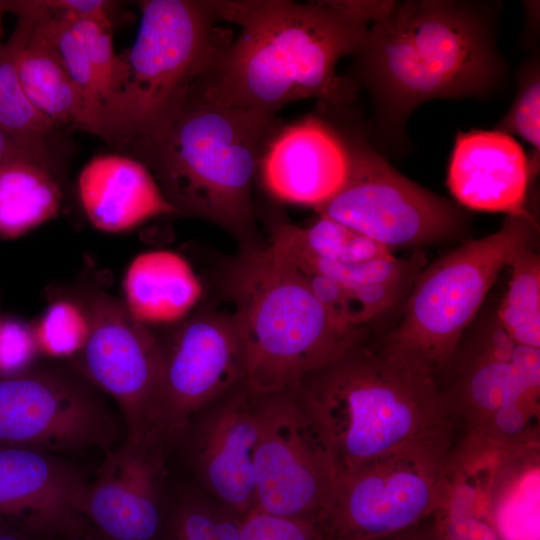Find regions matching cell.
Segmentation results:
<instances>
[{"label":"cell","mask_w":540,"mask_h":540,"mask_svg":"<svg viewBox=\"0 0 540 540\" xmlns=\"http://www.w3.org/2000/svg\"><path fill=\"white\" fill-rule=\"evenodd\" d=\"M208 2L217 20L239 33L196 81L206 98L273 115L298 100L339 107L354 98V85L336 66L359 51L370 22L350 1Z\"/></svg>","instance_id":"obj_1"},{"label":"cell","mask_w":540,"mask_h":540,"mask_svg":"<svg viewBox=\"0 0 540 540\" xmlns=\"http://www.w3.org/2000/svg\"><path fill=\"white\" fill-rule=\"evenodd\" d=\"M294 390L337 474L411 443L455 440L436 374L389 344L383 328L363 330Z\"/></svg>","instance_id":"obj_2"},{"label":"cell","mask_w":540,"mask_h":540,"mask_svg":"<svg viewBox=\"0 0 540 540\" xmlns=\"http://www.w3.org/2000/svg\"><path fill=\"white\" fill-rule=\"evenodd\" d=\"M195 83L126 150L150 170L176 214L220 227L240 249L263 247L253 185L276 115L216 103Z\"/></svg>","instance_id":"obj_3"},{"label":"cell","mask_w":540,"mask_h":540,"mask_svg":"<svg viewBox=\"0 0 540 540\" xmlns=\"http://www.w3.org/2000/svg\"><path fill=\"white\" fill-rule=\"evenodd\" d=\"M493 22L471 2L389 1L356 53L381 128L401 132L428 100L494 91L504 64Z\"/></svg>","instance_id":"obj_4"},{"label":"cell","mask_w":540,"mask_h":540,"mask_svg":"<svg viewBox=\"0 0 540 540\" xmlns=\"http://www.w3.org/2000/svg\"><path fill=\"white\" fill-rule=\"evenodd\" d=\"M218 286L242 339L244 384L255 395L296 389L364 330L339 325L304 278L267 244L225 260Z\"/></svg>","instance_id":"obj_5"},{"label":"cell","mask_w":540,"mask_h":540,"mask_svg":"<svg viewBox=\"0 0 540 540\" xmlns=\"http://www.w3.org/2000/svg\"><path fill=\"white\" fill-rule=\"evenodd\" d=\"M436 378L455 446L510 450L539 437L540 349L513 342L495 310L476 316Z\"/></svg>","instance_id":"obj_6"},{"label":"cell","mask_w":540,"mask_h":540,"mask_svg":"<svg viewBox=\"0 0 540 540\" xmlns=\"http://www.w3.org/2000/svg\"><path fill=\"white\" fill-rule=\"evenodd\" d=\"M539 225L524 207L496 232L467 239L418 274L384 339L435 374L479 314L488 292L515 254L536 245Z\"/></svg>","instance_id":"obj_7"},{"label":"cell","mask_w":540,"mask_h":540,"mask_svg":"<svg viewBox=\"0 0 540 540\" xmlns=\"http://www.w3.org/2000/svg\"><path fill=\"white\" fill-rule=\"evenodd\" d=\"M129 75L114 117V145L126 149L155 128L230 42L205 0H146Z\"/></svg>","instance_id":"obj_8"},{"label":"cell","mask_w":540,"mask_h":540,"mask_svg":"<svg viewBox=\"0 0 540 540\" xmlns=\"http://www.w3.org/2000/svg\"><path fill=\"white\" fill-rule=\"evenodd\" d=\"M453 447L419 441L337 474L314 522L326 540H377L421 522L446 500Z\"/></svg>","instance_id":"obj_9"},{"label":"cell","mask_w":540,"mask_h":540,"mask_svg":"<svg viewBox=\"0 0 540 540\" xmlns=\"http://www.w3.org/2000/svg\"><path fill=\"white\" fill-rule=\"evenodd\" d=\"M124 440L121 416L73 364L0 376V444L72 459L93 450L105 455Z\"/></svg>","instance_id":"obj_10"},{"label":"cell","mask_w":540,"mask_h":540,"mask_svg":"<svg viewBox=\"0 0 540 540\" xmlns=\"http://www.w3.org/2000/svg\"><path fill=\"white\" fill-rule=\"evenodd\" d=\"M158 338L160 380L147 442L167 453L198 415L244 383L245 354L233 313L206 303Z\"/></svg>","instance_id":"obj_11"},{"label":"cell","mask_w":540,"mask_h":540,"mask_svg":"<svg viewBox=\"0 0 540 540\" xmlns=\"http://www.w3.org/2000/svg\"><path fill=\"white\" fill-rule=\"evenodd\" d=\"M351 163L341 189L314 210L386 246L422 250L463 235L464 211L399 173L359 138L347 140Z\"/></svg>","instance_id":"obj_12"},{"label":"cell","mask_w":540,"mask_h":540,"mask_svg":"<svg viewBox=\"0 0 540 540\" xmlns=\"http://www.w3.org/2000/svg\"><path fill=\"white\" fill-rule=\"evenodd\" d=\"M255 403V508L314 521L337 475L328 452L295 390L255 395Z\"/></svg>","instance_id":"obj_13"},{"label":"cell","mask_w":540,"mask_h":540,"mask_svg":"<svg viewBox=\"0 0 540 540\" xmlns=\"http://www.w3.org/2000/svg\"><path fill=\"white\" fill-rule=\"evenodd\" d=\"M82 293L90 329L72 364L117 403L125 440L146 442L160 380L158 335L135 319L121 299L101 288Z\"/></svg>","instance_id":"obj_14"},{"label":"cell","mask_w":540,"mask_h":540,"mask_svg":"<svg viewBox=\"0 0 540 540\" xmlns=\"http://www.w3.org/2000/svg\"><path fill=\"white\" fill-rule=\"evenodd\" d=\"M268 247L299 272L348 287L400 286L411 289L426 266L423 250L398 258L386 246L330 218L299 226L278 209L265 214Z\"/></svg>","instance_id":"obj_15"},{"label":"cell","mask_w":540,"mask_h":540,"mask_svg":"<svg viewBox=\"0 0 540 540\" xmlns=\"http://www.w3.org/2000/svg\"><path fill=\"white\" fill-rule=\"evenodd\" d=\"M257 437L255 395L242 383L198 415L175 444H183L204 489L244 517L256 507Z\"/></svg>","instance_id":"obj_16"},{"label":"cell","mask_w":540,"mask_h":540,"mask_svg":"<svg viewBox=\"0 0 540 540\" xmlns=\"http://www.w3.org/2000/svg\"><path fill=\"white\" fill-rule=\"evenodd\" d=\"M166 452L124 440L104 455L82 514L104 540H158L165 511Z\"/></svg>","instance_id":"obj_17"},{"label":"cell","mask_w":540,"mask_h":540,"mask_svg":"<svg viewBox=\"0 0 540 540\" xmlns=\"http://www.w3.org/2000/svg\"><path fill=\"white\" fill-rule=\"evenodd\" d=\"M89 484L74 460L0 444V519L67 539L92 527L82 514Z\"/></svg>","instance_id":"obj_18"},{"label":"cell","mask_w":540,"mask_h":540,"mask_svg":"<svg viewBox=\"0 0 540 540\" xmlns=\"http://www.w3.org/2000/svg\"><path fill=\"white\" fill-rule=\"evenodd\" d=\"M350 163L347 139L326 121L310 116L277 129L258 173L276 199L315 209L341 189Z\"/></svg>","instance_id":"obj_19"},{"label":"cell","mask_w":540,"mask_h":540,"mask_svg":"<svg viewBox=\"0 0 540 540\" xmlns=\"http://www.w3.org/2000/svg\"><path fill=\"white\" fill-rule=\"evenodd\" d=\"M532 177L529 158L511 135L496 129L458 133L447 185L462 206L507 215L518 212L525 207Z\"/></svg>","instance_id":"obj_20"},{"label":"cell","mask_w":540,"mask_h":540,"mask_svg":"<svg viewBox=\"0 0 540 540\" xmlns=\"http://www.w3.org/2000/svg\"><path fill=\"white\" fill-rule=\"evenodd\" d=\"M77 190L86 217L105 232H126L154 217L176 214L150 170L130 155L93 157L78 176Z\"/></svg>","instance_id":"obj_21"},{"label":"cell","mask_w":540,"mask_h":540,"mask_svg":"<svg viewBox=\"0 0 540 540\" xmlns=\"http://www.w3.org/2000/svg\"><path fill=\"white\" fill-rule=\"evenodd\" d=\"M18 17L11 35L21 86L31 103L54 123L73 124L100 137V128L47 36L30 1H9Z\"/></svg>","instance_id":"obj_22"},{"label":"cell","mask_w":540,"mask_h":540,"mask_svg":"<svg viewBox=\"0 0 540 540\" xmlns=\"http://www.w3.org/2000/svg\"><path fill=\"white\" fill-rule=\"evenodd\" d=\"M122 286L123 304L149 328L181 322L199 306L203 295L190 263L170 250L137 255L127 267Z\"/></svg>","instance_id":"obj_23"},{"label":"cell","mask_w":540,"mask_h":540,"mask_svg":"<svg viewBox=\"0 0 540 540\" xmlns=\"http://www.w3.org/2000/svg\"><path fill=\"white\" fill-rule=\"evenodd\" d=\"M540 445L499 451L491 491L500 540H538Z\"/></svg>","instance_id":"obj_24"},{"label":"cell","mask_w":540,"mask_h":540,"mask_svg":"<svg viewBox=\"0 0 540 540\" xmlns=\"http://www.w3.org/2000/svg\"><path fill=\"white\" fill-rule=\"evenodd\" d=\"M63 198L58 170L23 159L0 167V237L14 239L54 218Z\"/></svg>","instance_id":"obj_25"},{"label":"cell","mask_w":540,"mask_h":540,"mask_svg":"<svg viewBox=\"0 0 540 540\" xmlns=\"http://www.w3.org/2000/svg\"><path fill=\"white\" fill-rule=\"evenodd\" d=\"M493 472L479 463L454 466L443 506L435 513L447 540H500L492 519Z\"/></svg>","instance_id":"obj_26"},{"label":"cell","mask_w":540,"mask_h":540,"mask_svg":"<svg viewBox=\"0 0 540 540\" xmlns=\"http://www.w3.org/2000/svg\"><path fill=\"white\" fill-rule=\"evenodd\" d=\"M507 290L495 309L497 320L518 345L540 349V255L536 245L512 258Z\"/></svg>","instance_id":"obj_27"},{"label":"cell","mask_w":540,"mask_h":540,"mask_svg":"<svg viewBox=\"0 0 540 540\" xmlns=\"http://www.w3.org/2000/svg\"><path fill=\"white\" fill-rule=\"evenodd\" d=\"M25 94L16 69L15 46L0 40V129L23 146L55 162L51 140L56 127Z\"/></svg>","instance_id":"obj_28"},{"label":"cell","mask_w":540,"mask_h":540,"mask_svg":"<svg viewBox=\"0 0 540 540\" xmlns=\"http://www.w3.org/2000/svg\"><path fill=\"white\" fill-rule=\"evenodd\" d=\"M243 517L198 494L166 498L158 540H241Z\"/></svg>","instance_id":"obj_29"},{"label":"cell","mask_w":540,"mask_h":540,"mask_svg":"<svg viewBox=\"0 0 540 540\" xmlns=\"http://www.w3.org/2000/svg\"><path fill=\"white\" fill-rule=\"evenodd\" d=\"M40 24L57 48L72 80L79 90L89 111L95 118L100 137L113 143V133L102 94L86 52L69 22L44 9L39 1H31Z\"/></svg>","instance_id":"obj_30"},{"label":"cell","mask_w":540,"mask_h":540,"mask_svg":"<svg viewBox=\"0 0 540 540\" xmlns=\"http://www.w3.org/2000/svg\"><path fill=\"white\" fill-rule=\"evenodd\" d=\"M63 18L69 22L91 63L111 124L114 145V117L129 75L126 53L116 54L112 28L91 20Z\"/></svg>","instance_id":"obj_31"},{"label":"cell","mask_w":540,"mask_h":540,"mask_svg":"<svg viewBox=\"0 0 540 540\" xmlns=\"http://www.w3.org/2000/svg\"><path fill=\"white\" fill-rule=\"evenodd\" d=\"M40 354L51 358H75L89 335V317L82 301L58 299L32 325Z\"/></svg>","instance_id":"obj_32"},{"label":"cell","mask_w":540,"mask_h":540,"mask_svg":"<svg viewBox=\"0 0 540 540\" xmlns=\"http://www.w3.org/2000/svg\"><path fill=\"white\" fill-rule=\"evenodd\" d=\"M540 76L538 63L529 64L519 80L518 94L505 116L499 121L496 130L516 134L528 142L532 148L529 159L533 177L539 170L540 155Z\"/></svg>","instance_id":"obj_33"},{"label":"cell","mask_w":540,"mask_h":540,"mask_svg":"<svg viewBox=\"0 0 540 540\" xmlns=\"http://www.w3.org/2000/svg\"><path fill=\"white\" fill-rule=\"evenodd\" d=\"M241 540H326L313 520L283 517L254 508L243 517Z\"/></svg>","instance_id":"obj_34"},{"label":"cell","mask_w":540,"mask_h":540,"mask_svg":"<svg viewBox=\"0 0 540 540\" xmlns=\"http://www.w3.org/2000/svg\"><path fill=\"white\" fill-rule=\"evenodd\" d=\"M40 354L32 325L16 318L0 322V376L22 373L36 365Z\"/></svg>","instance_id":"obj_35"},{"label":"cell","mask_w":540,"mask_h":540,"mask_svg":"<svg viewBox=\"0 0 540 540\" xmlns=\"http://www.w3.org/2000/svg\"><path fill=\"white\" fill-rule=\"evenodd\" d=\"M47 11L66 18L91 20L112 28L115 2L105 0H38Z\"/></svg>","instance_id":"obj_36"},{"label":"cell","mask_w":540,"mask_h":540,"mask_svg":"<svg viewBox=\"0 0 540 540\" xmlns=\"http://www.w3.org/2000/svg\"><path fill=\"white\" fill-rule=\"evenodd\" d=\"M23 159L37 160L57 169L55 162L23 146L0 129V167L9 162Z\"/></svg>","instance_id":"obj_37"},{"label":"cell","mask_w":540,"mask_h":540,"mask_svg":"<svg viewBox=\"0 0 540 540\" xmlns=\"http://www.w3.org/2000/svg\"><path fill=\"white\" fill-rule=\"evenodd\" d=\"M0 540H63L28 527L0 519Z\"/></svg>","instance_id":"obj_38"},{"label":"cell","mask_w":540,"mask_h":540,"mask_svg":"<svg viewBox=\"0 0 540 540\" xmlns=\"http://www.w3.org/2000/svg\"><path fill=\"white\" fill-rule=\"evenodd\" d=\"M423 540H447L435 517L427 522Z\"/></svg>","instance_id":"obj_39"},{"label":"cell","mask_w":540,"mask_h":540,"mask_svg":"<svg viewBox=\"0 0 540 540\" xmlns=\"http://www.w3.org/2000/svg\"><path fill=\"white\" fill-rule=\"evenodd\" d=\"M65 540H104L101 538L92 528L88 530L85 533H82L80 535L67 538Z\"/></svg>","instance_id":"obj_40"},{"label":"cell","mask_w":540,"mask_h":540,"mask_svg":"<svg viewBox=\"0 0 540 540\" xmlns=\"http://www.w3.org/2000/svg\"><path fill=\"white\" fill-rule=\"evenodd\" d=\"M5 12H8L7 1H0V37L2 34V18Z\"/></svg>","instance_id":"obj_41"},{"label":"cell","mask_w":540,"mask_h":540,"mask_svg":"<svg viewBox=\"0 0 540 540\" xmlns=\"http://www.w3.org/2000/svg\"><path fill=\"white\" fill-rule=\"evenodd\" d=\"M0 322H1V319H0Z\"/></svg>","instance_id":"obj_42"}]
</instances>
